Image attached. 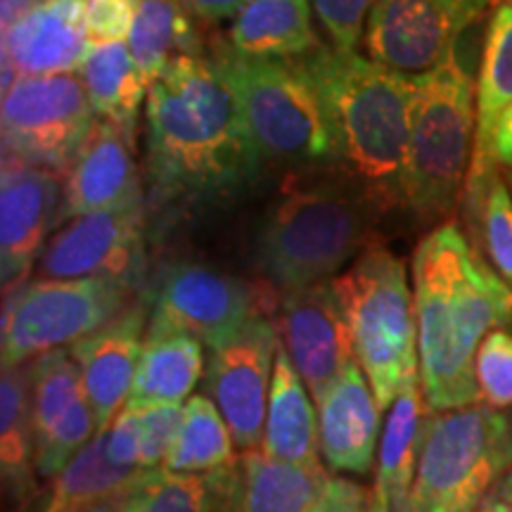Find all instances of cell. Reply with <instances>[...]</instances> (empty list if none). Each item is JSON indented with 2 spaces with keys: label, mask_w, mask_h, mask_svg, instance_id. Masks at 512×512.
<instances>
[{
  "label": "cell",
  "mask_w": 512,
  "mask_h": 512,
  "mask_svg": "<svg viewBox=\"0 0 512 512\" xmlns=\"http://www.w3.org/2000/svg\"><path fill=\"white\" fill-rule=\"evenodd\" d=\"M145 164L164 200H214L261 171L240 100L214 55H181L147 88Z\"/></svg>",
  "instance_id": "obj_1"
},
{
  "label": "cell",
  "mask_w": 512,
  "mask_h": 512,
  "mask_svg": "<svg viewBox=\"0 0 512 512\" xmlns=\"http://www.w3.org/2000/svg\"><path fill=\"white\" fill-rule=\"evenodd\" d=\"M420 384L432 411L479 401L475 358L482 339L512 323V287L472 247L458 221L418 242L411 261Z\"/></svg>",
  "instance_id": "obj_2"
},
{
  "label": "cell",
  "mask_w": 512,
  "mask_h": 512,
  "mask_svg": "<svg viewBox=\"0 0 512 512\" xmlns=\"http://www.w3.org/2000/svg\"><path fill=\"white\" fill-rule=\"evenodd\" d=\"M337 150V166L368 195L377 214L406 209L415 76L356 50L318 46L304 55Z\"/></svg>",
  "instance_id": "obj_3"
},
{
  "label": "cell",
  "mask_w": 512,
  "mask_h": 512,
  "mask_svg": "<svg viewBox=\"0 0 512 512\" xmlns=\"http://www.w3.org/2000/svg\"><path fill=\"white\" fill-rule=\"evenodd\" d=\"M373 216V202L339 166L299 169L256 221V273L273 294L332 280L375 240Z\"/></svg>",
  "instance_id": "obj_4"
},
{
  "label": "cell",
  "mask_w": 512,
  "mask_h": 512,
  "mask_svg": "<svg viewBox=\"0 0 512 512\" xmlns=\"http://www.w3.org/2000/svg\"><path fill=\"white\" fill-rule=\"evenodd\" d=\"M477 136V88L456 50L415 76L413 124L406 162V209L420 221L453 214L470 174Z\"/></svg>",
  "instance_id": "obj_5"
},
{
  "label": "cell",
  "mask_w": 512,
  "mask_h": 512,
  "mask_svg": "<svg viewBox=\"0 0 512 512\" xmlns=\"http://www.w3.org/2000/svg\"><path fill=\"white\" fill-rule=\"evenodd\" d=\"M214 57L238 95L264 162L294 169L337 166L328 114L304 55L247 57L221 46Z\"/></svg>",
  "instance_id": "obj_6"
},
{
  "label": "cell",
  "mask_w": 512,
  "mask_h": 512,
  "mask_svg": "<svg viewBox=\"0 0 512 512\" xmlns=\"http://www.w3.org/2000/svg\"><path fill=\"white\" fill-rule=\"evenodd\" d=\"M332 280L347 311L358 366L380 408H389L396 394L420 377L418 318L406 264L373 240L349 271Z\"/></svg>",
  "instance_id": "obj_7"
},
{
  "label": "cell",
  "mask_w": 512,
  "mask_h": 512,
  "mask_svg": "<svg viewBox=\"0 0 512 512\" xmlns=\"http://www.w3.org/2000/svg\"><path fill=\"white\" fill-rule=\"evenodd\" d=\"M512 465V415L486 403L430 411L413 482L415 512H477Z\"/></svg>",
  "instance_id": "obj_8"
},
{
  "label": "cell",
  "mask_w": 512,
  "mask_h": 512,
  "mask_svg": "<svg viewBox=\"0 0 512 512\" xmlns=\"http://www.w3.org/2000/svg\"><path fill=\"white\" fill-rule=\"evenodd\" d=\"M126 283L114 278H41L5 292L3 368L79 342L124 311Z\"/></svg>",
  "instance_id": "obj_9"
},
{
  "label": "cell",
  "mask_w": 512,
  "mask_h": 512,
  "mask_svg": "<svg viewBox=\"0 0 512 512\" xmlns=\"http://www.w3.org/2000/svg\"><path fill=\"white\" fill-rule=\"evenodd\" d=\"M95 121L81 76H27L3 91V155L64 174Z\"/></svg>",
  "instance_id": "obj_10"
},
{
  "label": "cell",
  "mask_w": 512,
  "mask_h": 512,
  "mask_svg": "<svg viewBox=\"0 0 512 512\" xmlns=\"http://www.w3.org/2000/svg\"><path fill=\"white\" fill-rule=\"evenodd\" d=\"M498 0H377L363 46L368 57L408 76L439 67L463 31Z\"/></svg>",
  "instance_id": "obj_11"
},
{
  "label": "cell",
  "mask_w": 512,
  "mask_h": 512,
  "mask_svg": "<svg viewBox=\"0 0 512 512\" xmlns=\"http://www.w3.org/2000/svg\"><path fill=\"white\" fill-rule=\"evenodd\" d=\"M235 275L204 264H176L166 271L152 294L147 330H176L197 337L204 347H216L233 337L256 313L271 311V299H261Z\"/></svg>",
  "instance_id": "obj_12"
},
{
  "label": "cell",
  "mask_w": 512,
  "mask_h": 512,
  "mask_svg": "<svg viewBox=\"0 0 512 512\" xmlns=\"http://www.w3.org/2000/svg\"><path fill=\"white\" fill-rule=\"evenodd\" d=\"M278 328L266 313H256L226 342L209 349L207 394L214 399L242 451L264 439Z\"/></svg>",
  "instance_id": "obj_13"
},
{
  "label": "cell",
  "mask_w": 512,
  "mask_h": 512,
  "mask_svg": "<svg viewBox=\"0 0 512 512\" xmlns=\"http://www.w3.org/2000/svg\"><path fill=\"white\" fill-rule=\"evenodd\" d=\"M143 197L62 223L38 256L41 278H114L128 285L143 259Z\"/></svg>",
  "instance_id": "obj_14"
},
{
  "label": "cell",
  "mask_w": 512,
  "mask_h": 512,
  "mask_svg": "<svg viewBox=\"0 0 512 512\" xmlns=\"http://www.w3.org/2000/svg\"><path fill=\"white\" fill-rule=\"evenodd\" d=\"M31 422L38 479H53L98 434L72 351L53 349L31 361Z\"/></svg>",
  "instance_id": "obj_15"
},
{
  "label": "cell",
  "mask_w": 512,
  "mask_h": 512,
  "mask_svg": "<svg viewBox=\"0 0 512 512\" xmlns=\"http://www.w3.org/2000/svg\"><path fill=\"white\" fill-rule=\"evenodd\" d=\"M280 342L313 399L356 361L354 337L335 280L280 294Z\"/></svg>",
  "instance_id": "obj_16"
},
{
  "label": "cell",
  "mask_w": 512,
  "mask_h": 512,
  "mask_svg": "<svg viewBox=\"0 0 512 512\" xmlns=\"http://www.w3.org/2000/svg\"><path fill=\"white\" fill-rule=\"evenodd\" d=\"M60 174L46 166L3 155L0 176V275L3 290L27 283L50 228L60 223Z\"/></svg>",
  "instance_id": "obj_17"
},
{
  "label": "cell",
  "mask_w": 512,
  "mask_h": 512,
  "mask_svg": "<svg viewBox=\"0 0 512 512\" xmlns=\"http://www.w3.org/2000/svg\"><path fill=\"white\" fill-rule=\"evenodd\" d=\"M219 512H320L328 470L280 460L249 448L219 472H211Z\"/></svg>",
  "instance_id": "obj_18"
},
{
  "label": "cell",
  "mask_w": 512,
  "mask_h": 512,
  "mask_svg": "<svg viewBox=\"0 0 512 512\" xmlns=\"http://www.w3.org/2000/svg\"><path fill=\"white\" fill-rule=\"evenodd\" d=\"M143 197L136 162V133L95 117L91 131L64 171L60 223Z\"/></svg>",
  "instance_id": "obj_19"
},
{
  "label": "cell",
  "mask_w": 512,
  "mask_h": 512,
  "mask_svg": "<svg viewBox=\"0 0 512 512\" xmlns=\"http://www.w3.org/2000/svg\"><path fill=\"white\" fill-rule=\"evenodd\" d=\"M88 43L83 0H46L3 27V91L27 76L79 69Z\"/></svg>",
  "instance_id": "obj_20"
},
{
  "label": "cell",
  "mask_w": 512,
  "mask_h": 512,
  "mask_svg": "<svg viewBox=\"0 0 512 512\" xmlns=\"http://www.w3.org/2000/svg\"><path fill=\"white\" fill-rule=\"evenodd\" d=\"M320 453L330 470L370 475L380 444V401L358 361L316 396Z\"/></svg>",
  "instance_id": "obj_21"
},
{
  "label": "cell",
  "mask_w": 512,
  "mask_h": 512,
  "mask_svg": "<svg viewBox=\"0 0 512 512\" xmlns=\"http://www.w3.org/2000/svg\"><path fill=\"white\" fill-rule=\"evenodd\" d=\"M145 335V311L124 309L110 323L72 344V356L81 370L98 430L110 425L131 394Z\"/></svg>",
  "instance_id": "obj_22"
},
{
  "label": "cell",
  "mask_w": 512,
  "mask_h": 512,
  "mask_svg": "<svg viewBox=\"0 0 512 512\" xmlns=\"http://www.w3.org/2000/svg\"><path fill=\"white\" fill-rule=\"evenodd\" d=\"M430 411L420 377L408 382L387 408L373 489L380 491L392 512H415L411 494Z\"/></svg>",
  "instance_id": "obj_23"
},
{
  "label": "cell",
  "mask_w": 512,
  "mask_h": 512,
  "mask_svg": "<svg viewBox=\"0 0 512 512\" xmlns=\"http://www.w3.org/2000/svg\"><path fill=\"white\" fill-rule=\"evenodd\" d=\"M261 451L273 458L290 460V463H320L318 415L309 399V387L304 384L299 370L294 368L283 342L275 354Z\"/></svg>",
  "instance_id": "obj_24"
},
{
  "label": "cell",
  "mask_w": 512,
  "mask_h": 512,
  "mask_svg": "<svg viewBox=\"0 0 512 512\" xmlns=\"http://www.w3.org/2000/svg\"><path fill=\"white\" fill-rule=\"evenodd\" d=\"M226 46L247 57H302L318 48L309 0H247L233 15Z\"/></svg>",
  "instance_id": "obj_25"
},
{
  "label": "cell",
  "mask_w": 512,
  "mask_h": 512,
  "mask_svg": "<svg viewBox=\"0 0 512 512\" xmlns=\"http://www.w3.org/2000/svg\"><path fill=\"white\" fill-rule=\"evenodd\" d=\"M204 370V344L188 332L147 330L145 347L126 406L143 408L155 403L188 399Z\"/></svg>",
  "instance_id": "obj_26"
},
{
  "label": "cell",
  "mask_w": 512,
  "mask_h": 512,
  "mask_svg": "<svg viewBox=\"0 0 512 512\" xmlns=\"http://www.w3.org/2000/svg\"><path fill=\"white\" fill-rule=\"evenodd\" d=\"M0 467L5 498L22 508L36 491L31 361L3 368L0 380Z\"/></svg>",
  "instance_id": "obj_27"
},
{
  "label": "cell",
  "mask_w": 512,
  "mask_h": 512,
  "mask_svg": "<svg viewBox=\"0 0 512 512\" xmlns=\"http://www.w3.org/2000/svg\"><path fill=\"white\" fill-rule=\"evenodd\" d=\"M143 472L114 463L107 453L105 430H98L53 479L41 512H91L124 498Z\"/></svg>",
  "instance_id": "obj_28"
},
{
  "label": "cell",
  "mask_w": 512,
  "mask_h": 512,
  "mask_svg": "<svg viewBox=\"0 0 512 512\" xmlns=\"http://www.w3.org/2000/svg\"><path fill=\"white\" fill-rule=\"evenodd\" d=\"M512 105V0H498L491 12L484 38L482 64L477 81V136L470 174L477 176L489 166V145L494 126L505 107Z\"/></svg>",
  "instance_id": "obj_29"
},
{
  "label": "cell",
  "mask_w": 512,
  "mask_h": 512,
  "mask_svg": "<svg viewBox=\"0 0 512 512\" xmlns=\"http://www.w3.org/2000/svg\"><path fill=\"white\" fill-rule=\"evenodd\" d=\"M76 72L86 86L95 117L110 119L136 133L147 83L138 74L128 43H91Z\"/></svg>",
  "instance_id": "obj_30"
},
{
  "label": "cell",
  "mask_w": 512,
  "mask_h": 512,
  "mask_svg": "<svg viewBox=\"0 0 512 512\" xmlns=\"http://www.w3.org/2000/svg\"><path fill=\"white\" fill-rule=\"evenodd\" d=\"M190 17L181 0H136L128 48L147 88L176 57L204 55Z\"/></svg>",
  "instance_id": "obj_31"
},
{
  "label": "cell",
  "mask_w": 512,
  "mask_h": 512,
  "mask_svg": "<svg viewBox=\"0 0 512 512\" xmlns=\"http://www.w3.org/2000/svg\"><path fill=\"white\" fill-rule=\"evenodd\" d=\"M463 207L472 247L512 287V190L498 166L467 176Z\"/></svg>",
  "instance_id": "obj_32"
},
{
  "label": "cell",
  "mask_w": 512,
  "mask_h": 512,
  "mask_svg": "<svg viewBox=\"0 0 512 512\" xmlns=\"http://www.w3.org/2000/svg\"><path fill=\"white\" fill-rule=\"evenodd\" d=\"M233 432L211 396L197 394L183 406L181 430L164 467L188 475H211L235 460Z\"/></svg>",
  "instance_id": "obj_33"
},
{
  "label": "cell",
  "mask_w": 512,
  "mask_h": 512,
  "mask_svg": "<svg viewBox=\"0 0 512 512\" xmlns=\"http://www.w3.org/2000/svg\"><path fill=\"white\" fill-rule=\"evenodd\" d=\"M119 512H219L209 475L152 467L128 489Z\"/></svg>",
  "instance_id": "obj_34"
},
{
  "label": "cell",
  "mask_w": 512,
  "mask_h": 512,
  "mask_svg": "<svg viewBox=\"0 0 512 512\" xmlns=\"http://www.w3.org/2000/svg\"><path fill=\"white\" fill-rule=\"evenodd\" d=\"M479 401L491 408H512V332L496 328L482 339L475 358Z\"/></svg>",
  "instance_id": "obj_35"
},
{
  "label": "cell",
  "mask_w": 512,
  "mask_h": 512,
  "mask_svg": "<svg viewBox=\"0 0 512 512\" xmlns=\"http://www.w3.org/2000/svg\"><path fill=\"white\" fill-rule=\"evenodd\" d=\"M140 422V467L152 470L169 456L176 434L181 430V403H155V406L136 408Z\"/></svg>",
  "instance_id": "obj_36"
},
{
  "label": "cell",
  "mask_w": 512,
  "mask_h": 512,
  "mask_svg": "<svg viewBox=\"0 0 512 512\" xmlns=\"http://www.w3.org/2000/svg\"><path fill=\"white\" fill-rule=\"evenodd\" d=\"M318 22L323 24L330 46L356 50L366 34V24L377 0H311Z\"/></svg>",
  "instance_id": "obj_37"
},
{
  "label": "cell",
  "mask_w": 512,
  "mask_h": 512,
  "mask_svg": "<svg viewBox=\"0 0 512 512\" xmlns=\"http://www.w3.org/2000/svg\"><path fill=\"white\" fill-rule=\"evenodd\" d=\"M136 0H83L88 43H112L128 36Z\"/></svg>",
  "instance_id": "obj_38"
},
{
  "label": "cell",
  "mask_w": 512,
  "mask_h": 512,
  "mask_svg": "<svg viewBox=\"0 0 512 512\" xmlns=\"http://www.w3.org/2000/svg\"><path fill=\"white\" fill-rule=\"evenodd\" d=\"M107 453L114 463L131 470H143L140 467V422L138 411L124 406V411L114 415V420L105 427Z\"/></svg>",
  "instance_id": "obj_39"
},
{
  "label": "cell",
  "mask_w": 512,
  "mask_h": 512,
  "mask_svg": "<svg viewBox=\"0 0 512 512\" xmlns=\"http://www.w3.org/2000/svg\"><path fill=\"white\" fill-rule=\"evenodd\" d=\"M370 491L344 477H330L320 512H368Z\"/></svg>",
  "instance_id": "obj_40"
},
{
  "label": "cell",
  "mask_w": 512,
  "mask_h": 512,
  "mask_svg": "<svg viewBox=\"0 0 512 512\" xmlns=\"http://www.w3.org/2000/svg\"><path fill=\"white\" fill-rule=\"evenodd\" d=\"M489 159L498 169L512 171V105L498 117L489 145Z\"/></svg>",
  "instance_id": "obj_41"
},
{
  "label": "cell",
  "mask_w": 512,
  "mask_h": 512,
  "mask_svg": "<svg viewBox=\"0 0 512 512\" xmlns=\"http://www.w3.org/2000/svg\"><path fill=\"white\" fill-rule=\"evenodd\" d=\"M181 3L195 19H202V22L207 24H216L233 17L247 0H181Z\"/></svg>",
  "instance_id": "obj_42"
},
{
  "label": "cell",
  "mask_w": 512,
  "mask_h": 512,
  "mask_svg": "<svg viewBox=\"0 0 512 512\" xmlns=\"http://www.w3.org/2000/svg\"><path fill=\"white\" fill-rule=\"evenodd\" d=\"M477 512H512V503L503 501L496 491H491V494L484 498V503L479 505Z\"/></svg>",
  "instance_id": "obj_43"
},
{
  "label": "cell",
  "mask_w": 512,
  "mask_h": 512,
  "mask_svg": "<svg viewBox=\"0 0 512 512\" xmlns=\"http://www.w3.org/2000/svg\"><path fill=\"white\" fill-rule=\"evenodd\" d=\"M496 494L501 496L503 501L512 503V465H510V470L505 472V475H503L501 482H498V486H496Z\"/></svg>",
  "instance_id": "obj_44"
},
{
  "label": "cell",
  "mask_w": 512,
  "mask_h": 512,
  "mask_svg": "<svg viewBox=\"0 0 512 512\" xmlns=\"http://www.w3.org/2000/svg\"><path fill=\"white\" fill-rule=\"evenodd\" d=\"M368 512H392L384 498L380 496V491L370 489V503H368Z\"/></svg>",
  "instance_id": "obj_45"
},
{
  "label": "cell",
  "mask_w": 512,
  "mask_h": 512,
  "mask_svg": "<svg viewBox=\"0 0 512 512\" xmlns=\"http://www.w3.org/2000/svg\"><path fill=\"white\" fill-rule=\"evenodd\" d=\"M121 501H124V498H119V501H112V503L100 505V508H95V510H91V512H119Z\"/></svg>",
  "instance_id": "obj_46"
},
{
  "label": "cell",
  "mask_w": 512,
  "mask_h": 512,
  "mask_svg": "<svg viewBox=\"0 0 512 512\" xmlns=\"http://www.w3.org/2000/svg\"><path fill=\"white\" fill-rule=\"evenodd\" d=\"M505 176H508V185H510V190H512V171H505Z\"/></svg>",
  "instance_id": "obj_47"
}]
</instances>
